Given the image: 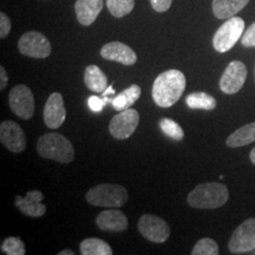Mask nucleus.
<instances>
[{
	"label": "nucleus",
	"mask_w": 255,
	"mask_h": 255,
	"mask_svg": "<svg viewBox=\"0 0 255 255\" xmlns=\"http://www.w3.org/2000/svg\"><path fill=\"white\" fill-rule=\"evenodd\" d=\"M187 82L180 70H168L156 77L152 84V100L159 108H170L183 95Z\"/></svg>",
	"instance_id": "1"
},
{
	"label": "nucleus",
	"mask_w": 255,
	"mask_h": 255,
	"mask_svg": "<svg viewBox=\"0 0 255 255\" xmlns=\"http://www.w3.org/2000/svg\"><path fill=\"white\" fill-rule=\"evenodd\" d=\"M229 191L225 184L219 182L201 183L190 191L188 205L196 209H215L226 205Z\"/></svg>",
	"instance_id": "2"
},
{
	"label": "nucleus",
	"mask_w": 255,
	"mask_h": 255,
	"mask_svg": "<svg viewBox=\"0 0 255 255\" xmlns=\"http://www.w3.org/2000/svg\"><path fill=\"white\" fill-rule=\"evenodd\" d=\"M37 152L43 158L52 159L59 163H71L75 158L71 142L57 132H49L41 136L37 142Z\"/></svg>",
	"instance_id": "3"
},
{
	"label": "nucleus",
	"mask_w": 255,
	"mask_h": 255,
	"mask_svg": "<svg viewBox=\"0 0 255 255\" xmlns=\"http://www.w3.org/2000/svg\"><path fill=\"white\" fill-rule=\"evenodd\" d=\"M128 190L121 184L102 183L98 184L87 193V201L95 207H108L119 208L127 203Z\"/></svg>",
	"instance_id": "4"
},
{
	"label": "nucleus",
	"mask_w": 255,
	"mask_h": 255,
	"mask_svg": "<svg viewBox=\"0 0 255 255\" xmlns=\"http://www.w3.org/2000/svg\"><path fill=\"white\" fill-rule=\"evenodd\" d=\"M245 32V20L240 17L227 19L215 32L213 37V46L220 53L232 50L235 44L241 39Z\"/></svg>",
	"instance_id": "5"
},
{
	"label": "nucleus",
	"mask_w": 255,
	"mask_h": 255,
	"mask_svg": "<svg viewBox=\"0 0 255 255\" xmlns=\"http://www.w3.org/2000/svg\"><path fill=\"white\" fill-rule=\"evenodd\" d=\"M18 50L23 56L43 59L51 55V44L43 33L28 31L18 41Z\"/></svg>",
	"instance_id": "6"
},
{
	"label": "nucleus",
	"mask_w": 255,
	"mask_h": 255,
	"mask_svg": "<svg viewBox=\"0 0 255 255\" xmlns=\"http://www.w3.org/2000/svg\"><path fill=\"white\" fill-rule=\"evenodd\" d=\"M228 250L233 254H245L255 251V219L251 218L241 223L233 232L228 242Z\"/></svg>",
	"instance_id": "7"
},
{
	"label": "nucleus",
	"mask_w": 255,
	"mask_h": 255,
	"mask_svg": "<svg viewBox=\"0 0 255 255\" xmlns=\"http://www.w3.org/2000/svg\"><path fill=\"white\" fill-rule=\"evenodd\" d=\"M8 104L12 113L19 119L30 120L34 113V98L31 89L26 85H17L8 95Z\"/></svg>",
	"instance_id": "8"
},
{
	"label": "nucleus",
	"mask_w": 255,
	"mask_h": 255,
	"mask_svg": "<svg viewBox=\"0 0 255 255\" xmlns=\"http://www.w3.org/2000/svg\"><path fill=\"white\" fill-rule=\"evenodd\" d=\"M137 227L143 238L155 244L165 242L170 237V228L168 223L156 215H142L138 220Z\"/></svg>",
	"instance_id": "9"
},
{
	"label": "nucleus",
	"mask_w": 255,
	"mask_h": 255,
	"mask_svg": "<svg viewBox=\"0 0 255 255\" xmlns=\"http://www.w3.org/2000/svg\"><path fill=\"white\" fill-rule=\"evenodd\" d=\"M247 78V68L240 60H233L228 64L220 78V89L227 95H234L244 87Z\"/></svg>",
	"instance_id": "10"
},
{
	"label": "nucleus",
	"mask_w": 255,
	"mask_h": 255,
	"mask_svg": "<svg viewBox=\"0 0 255 255\" xmlns=\"http://www.w3.org/2000/svg\"><path fill=\"white\" fill-rule=\"evenodd\" d=\"M139 123V114L135 109L120 111L111 120L109 131L116 139H127L135 132Z\"/></svg>",
	"instance_id": "11"
},
{
	"label": "nucleus",
	"mask_w": 255,
	"mask_h": 255,
	"mask_svg": "<svg viewBox=\"0 0 255 255\" xmlns=\"http://www.w3.org/2000/svg\"><path fill=\"white\" fill-rule=\"evenodd\" d=\"M0 141L9 151L21 152L26 148V137L18 123L4 121L0 124Z\"/></svg>",
	"instance_id": "12"
},
{
	"label": "nucleus",
	"mask_w": 255,
	"mask_h": 255,
	"mask_svg": "<svg viewBox=\"0 0 255 255\" xmlns=\"http://www.w3.org/2000/svg\"><path fill=\"white\" fill-rule=\"evenodd\" d=\"M43 117L47 128H51V129H58L65 122L66 110L64 107L63 96L59 92H53L47 98L45 107H44Z\"/></svg>",
	"instance_id": "13"
},
{
	"label": "nucleus",
	"mask_w": 255,
	"mask_h": 255,
	"mask_svg": "<svg viewBox=\"0 0 255 255\" xmlns=\"http://www.w3.org/2000/svg\"><path fill=\"white\" fill-rule=\"evenodd\" d=\"M44 194L39 190H30L26 196H15L14 205L25 215L30 218H40L45 215L46 207L43 202Z\"/></svg>",
	"instance_id": "14"
},
{
	"label": "nucleus",
	"mask_w": 255,
	"mask_h": 255,
	"mask_svg": "<svg viewBox=\"0 0 255 255\" xmlns=\"http://www.w3.org/2000/svg\"><path fill=\"white\" fill-rule=\"evenodd\" d=\"M101 56L104 59L116 62L123 65H133L137 62V55L131 47L121 41H111L101 49Z\"/></svg>",
	"instance_id": "15"
},
{
	"label": "nucleus",
	"mask_w": 255,
	"mask_h": 255,
	"mask_svg": "<svg viewBox=\"0 0 255 255\" xmlns=\"http://www.w3.org/2000/svg\"><path fill=\"white\" fill-rule=\"evenodd\" d=\"M96 225L104 232H124L128 228V219L119 209H108L98 214Z\"/></svg>",
	"instance_id": "16"
},
{
	"label": "nucleus",
	"mask_w": 255,
	"mask_h": 255,
	"mask_svg": "<svg viewBox=\"0 0 255 255\" xmlns=\"http://www.w3.org/2000/svg\"><path fill=\"white\" fill-rule=\"evenodd\" d=\"M103 5V0H77L75 4L77 20L83 26H90L101 13Z\"/></svg>",
	"instance_id": "17"
},
{
	"label": "nucleus",
	"mask_w": 255,
	"mask_h": 255,
	"mask_svg": "<svg viewBox=\"0 0 255 255\" xmlns=\"http://www.w3.org/2000/svg\"><path fill=\"white\" fill-rule=\"evenodd\" d=\"M250 0H213V13L218 19H229L246 7Z\"/></svg>",
	"instance_id": "18"
},
{
	"label": "nucleus",
	"mask_w": 255,
	"mask_h": 255,
	"mask_svg": "<svg viewBox=\"0 0 255 255\" xmlns=\"http://www.w3.org/2000/svg\"><path fill=\"white\" fill-rule=\"evenodd\" d=\"M84 83L91 91L102 94L108 88V77L97 65H89L84 72Z\"/></svg>",
	"instance_id": "19"
},
{
	"label": "nucleus",
	"mask_w": 255,
	"mask_h": 255,
	"mask_svg": "<svg viewBox=\"0 0 255 255\" xmlns=\"http://www.w3.org/2000/svg\"><path fill=\"white\" fill-rule=\"evenodd\" d=\"M141 92L142 90L139 88V85L132 84L131 87L127 88L126 90L120 92L116 97H114L111 105H113V108L116 111H123L129 109L141 97Z\"/></svg>",
	"instance_id": "20"
},
{
	"label": "nucleus",
	"mask_w": 255,
	"mask_h": 255,
	"mask_svg": "<svg viewBox=\"0 0 255 255\" xmlns=\"http://www.w3.org/2000/svg\"><path fill=\"white\" fill-rule=\"evenodd\" d=\"M255 142V122L239 128L228 137L226 144L229 148H240Z\"/></svg>",
	"instance_id": "21"
},
{
	"label": "nucleus",
	"mask_w": 255,
	"mask_h": 255,
	"mask_svg": "<svg viewBox=\"0 0 255 255\" xmlns=\"http://www.w3.org/2000/svg\"><path fill=\"white\" fill-rule=\"evenodd\" d=\"M82 255H111L113 250L107 242L97 238L85 239L79 245Z\"/></svg>",
	"instance_id": "22"
},
{
	"label": "nucleus",
	"mask_w": 255,
	"mask_h": 255,
	"mask_svg": "<svg viewBox=\"0 0 255 255\" xmlns=\"http://www.w3.org/2000/svg\"><path fill=\"white\" fill-rule=\"evenodd\" d=\"M186 103L189 109L194 110H214L216 108V100L206 92H193L188 95Z\"/></svg>",
	"instance_id": "23"
},
{
	"label": "nucleus",
	"mask_w": 255,
	"mask_h": 255,
	"mask_svg": "<svg viewBox=\"0 0 255 255\" xmlns=\"http://www.w3.org/2000/svg\"><path fill=\"white\" fill-rule=\"evenodd\" d=\"M108 9L114 17L122 18L135 7V0H107Z\"/></svg>",
	"instance_id": "24"
},
{
	"label": "nucleus",
	"mask_w": 255,
	"mask_h": 255,
	"mask_svg": "<svg viewBox=\"0 0 255 255\" xmlns=\"http://www.w3.org/2000/svg\"><path fill=\"white\" fill-rule=\"evenodd\" d=\"M158 126L161 128L162 132L167 135L169 138L175 139V141H182L184 137V131L180 124L170 119L159 120Z\"/></svg>",
	"instance_id": "25"
},
{
	"label": "nucleus",
	"mask_w": 255,
	"mask_h": 255,
	"mask_svg": "<svg viewBox=\"0 0 255 255\" xmlns=\"http://www.w3.org/2000/svg\"><path fill=\"white\" fill-rule=\"evenodd\" d=\"M219 253V245L209 238H203L197 241L191 251L193 255H218Z\"/></svg>",
	"instance_id": "26"
},
{
	"label": "nucleus",
	"mask_w": 255,
	"mask_h": 255,
	"mask_svg": "<svg viewBox=\"0 0 255 255\" xmlns=\"http://www.w3.org/2000/svg\"><path fill=\"white\" fill-rule=\"evenodd\" d=\"M1 252L7 255H25L26 251H25L24 242L19 238L9 237L6 238L1 244Z\"/></svg>",
	"instance_id": "27"
},
{
	"label": "nucleus",
	"mask_w": 255,
	"mask_h": 255,
	"mask_svg": "<svg viewBox=\"0 0 255 255\" xmlns=\"http://www.w3.org/2000/svg\"><path fill=\"white\" fill-rule=\"evenodd\" d=\"M241 44L245 47H255V21L244 32L241 37Z\"/></svg>",
	"instance_id": "28"
},
{
	"label": "nucleus",
	"mask_w": 255,
	"mask_h": 255,
	"mask_svg": "<svg viewBox=\"0 0 255 255\" xmlns=\"http://www.w3.org/2000/svg\"><path fill=\"white\" fill-rule=\"evenodd\" d=\"M12 24L9 18L7 17V14L1 12V13H0V38H1V39H5V38L8 36Z\"/></svg>",
	"instance_id": "29"
},
{
	"label": "nucleus",
	"mask_w": 255,
	"mask_h": 255,
	"mask_svg": "<svg viewBox=\"0 0 255 255\" xmlns=\"http://www.w3.org/2000/svg\"><path fill=\"white\" fill-rule=\"evenodd\" d=\"M88 104L92 111H95V113H101V111L103 110V108L107 105V102L104 101L103 97L91 96V97H89Z\"/></svg>",
	"instance_id": "30"
},
{
	"label": "nucleus",
	"mask_w": 255,
	"mask_h": 255,
	"mask_svg": "<svg viewBox=\"0 0 255 255\" xmlns=\"http://www.w3.org/2000/svg\"><path fill=\"white\" fill-rule=\"evenodd\" d=\"M150 4L156 12L162 13V12L168 11L170 8L173 0H150Z\"/></svg>",
	"instance_id": "31"
},
{
	"label": "nucleus",
	"mask_w": 255,
	"mask_h": 255,
	"mask_svg": "<svg viewBox=\"0 0 255 255\" xmlns=\"http://www.w3.org/2000/svg\"><path fill=\"white\" fill-rule=\"evenodd\" d=\"M8 83V76L4 66H0V90H5Z\"/></svg>",
	"instance_id": "32"
},
{
	"label": "nucleus",
	"mask_w": 255,
	"mask_h": 255,
	"mask_svg": "<svg viewBox=\"0 0 255 255\" xmlns=\"http://www.w3.org/2000/svg\"><path fill=\"white\" fill-rule=\"evenodd\" d=\"M115 95V90H114V87H113V84L111 85H109V87H108L107 89H105V90L102 92V97H109V98H114L113 96Z\"/></svg>",
	"instance_id": "33"
},
{
	"label": "nucleus",
	"mask_w": 255,
	"mask_h": 255,
	"mask_svg": "<svg viewBox=\"0 0 255 255\" xmlns=\"http://www.w3.org/2000/svg\"><path fill=\"white\" fill-rule=\"evenodd\" d=\"M58 255H75V253L71 250H64L62 252H59Z\"/></svg>",
	"instance_id": "34"
},
{
	"label": "nucleus",
	"mask_w": 255,
	"mask_h": 255,
	"mask_svg": "<svg viewBox=\"0 0 255 255\" xmlns=\"http://www.w3.org/2000/svg\"><path fill=\"white\" fill-rule=\"evenodd\" d=\"M250 158H251L252 163L255 164V148L253 149V150L251 151V154H250Z\"/></svg>",
	"instance_id": "35"
}]
</instances>
